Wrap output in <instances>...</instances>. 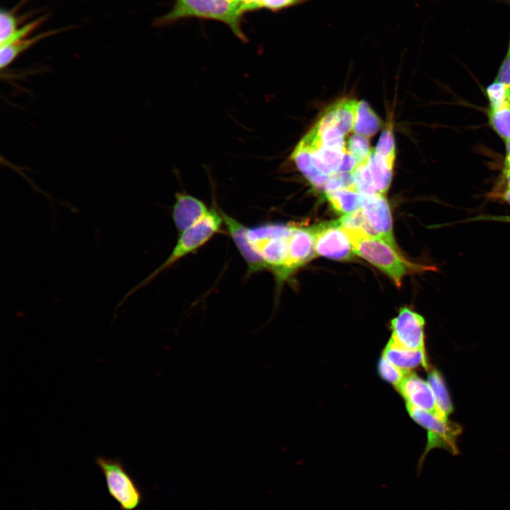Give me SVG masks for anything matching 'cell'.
<instances>
[{
  "label": "cell",
  "mask_w": 510,
  "mask_h": 510,
  "mask_svg": "<svg viewBox=\"0 0 510 510\" xmlns=\"http://www.w3.org/2000/svg\"><path fill=\"white\" fill-rule=\"evenodd\" d=\"M357 105V101L350 98H344L333 104L336 125L344 135L353 130Z\"/></svg>",
  "instance_id": "20"
},
{
  "label": "cell",
  "mask_w": 510,
  "mask_h": 510,
  "mask_svg": "<svg viewBox=\"0 0 510 510\" xmlns=\"http://www.w3.org/2000/svg\"><path fill=\"white\" fill-rule=\"evenodd\" d=\"M427 382L432 390L436 406L441 416L446 421H448V415L453 412V408L441 375L437 370H431L428 375Z\"/></svg>",
  "instance_id": "19"
},
{
  "label": "cell",
  "mask_w": 510,
  "mask_h": 510,
  "mask_svg": "<svg viewBox=\"0 0 510 510\" xmlns=\"http://www.w3.org/2000/svg\"><path fill=\"white\" fill-rule=\"evenodd\" d=\"M175 198L172 218L180 233L202 219L210 210L202 200L189 194L177 193Z\"/></svg>",
  "instance_id": "11"
},
{
  "label": "cell",
  "mask_w": 510,
  "mask_h": 510,
  "mask_svg": "<svg viewBox=\"0 0 510 510\" xmlns=\"http://www.w3.org/2000/svg\"><path fill=\"white\" fill-rule=\"evenodd\" d=\"M222 223L223 219L220 212H218L215 208L210 209L209 212L202 219L180 233V236L168 258L147 278L128 291L118 306H121L130 295L147 285L163 271L203 246L216 233L220 232Z\"/></svg>",
  "instance_id": "2"
},
{
  "label": "cell",
  "mask_w": 510,
  "mask_h": 510,
  "mask_svg": "<svg viewBox=\"0 0 510 510\" xmlns=\"http://www.w3.org/2000/svg\"><path fill=\"white\" fill-rule=\"evenodd\" d=\"M378 371L382 379L396 387L400 384L407 374L410 372L400 369L383 356L381 357L379 361Z\"/></svg>",
  "instance_id": "27"
},
{
  "label": "cell",
  "mask_w": 510,
  "mask_h": 510,
  "mask_svg": "<svg viewBox=\"0 0 510 510\" xmlns=\"http://www.w3.org/2000/svg\"><path fill=\"white\" fill-rule=\"evenodd\" d=\"M220 212L229 234L247 265L248 272L255 273L265 270L261 261L253 252L249 244L246 234L247 227L225 212L221 210Z\"/></svg>",
  "instance_id": "12"
},
{
  "label": "cell",
  "mask_w": 510,
  "mask_h": 510,
  "mask_svg": "<svg viewBox=\"0 0 510 510\" xmlns=\"http://www.w3.org/2000/svg\"><path fill=\"white\" fill-rule=\"evenodd\" d=\"M497 221L510 223L509 215H479L475 217L469 218L465 221Z\"/></svg>",
  "instance_id": "33"
},
{
  "label": "cell",
  "mask_w": 510,
  "mask_h": 510,
  "mask_svg": "<svg viewBox=\"0 0 510 510\" xmlns=\"http://www.w3.org/2000/svg\"><path fill=\"white\" fill-rule=\"evenodd\" d=\"M509 100L510 101V89H509Z\"/></svg>",
  "instance_id": "38"
},
{
  "label": "cell",
  "mask_w": 510,
  "mask_h": 510,
  "mask_svg": "<svg viewBox=\"0 0 510 510\" xmlns=\"http://www.w3.org/2000/svg\"><path fill=\"white\" fill-rule=\"evenodd\" d=\"M290 158L300 172L314 188L324 191L330 176L322 173L314 166L310 149L300 141L292 152Z\"/></svg>",
  "instance_id": "14"
},
{
  "label": "cell",
  "mask_w": 510,
  "mask_h": 510,
  "mask_svg": "<svg viewBox=\"0 0 510 510\" xmlns=\"http://www.w3.org/2000/svg\"><path fill=\"white\" fill-rule=\"evenodd\" d=\"M406 407L410 416L428 431L427 443L418 463V472L426 455L433 448H443L453 455L459 453L456 440L461 433V428L458 424L445 421L431 412L410 404H407Z\"/></svg>",
  "instance_id": "5"
},
{
  "label": "cell",
  "mask_w": 510,
  "mask_h": 510,
  "mask_svg": "<svg viewBox=\"0 0 510 510\" xmlns=\"http://www.w3.org/2000/svg\"><path fill=\"white\" fill-rule=\"evenodd\" d=\"M396 388L407 404L431 412L445 420L438 409L429 382L419 378L416 373L409 372Z\"/></svg>",
  "instance_id": "10"
},
{
  "label": "cell",
  "mask_w": 510,
  "mask_h": 510,
  "mask_svg": "<svg viewBox=\"0 0 510 510\" xmlns=\"http://www.w3.org/2000/svg\"><path fill=\"white\" fill-rule=\"evenodd\" d=\"M424 318L407 307L400 308L391 321L392 339L395 343L412 350L425 351Z\"/></svg>",
  "instance_id": "7"
},
{
  "label": "cell",
  "mask_w": 510,
  "mask_h": 510,
  "mask_svg": "<svg viewBox=\"0 0 510 510\" xmlns=\"http://www.w3.org/2000/svg\"><path fill=\"white\" fill-rule=\"evenodd\" d=\"M346 150L356 159L358 164L367 162L372 149L368 137L353 135L346 142Z\"/></svg>",
  "instance_id": "24"
},
{
  "label": "cell",
  "mask_w": 510,
  "mask_h": 510,
  "mask_svg": "<svg viewBox=\"0 0 510 510\" xmlns=\"http://www.w3.org/2000/svg\"><path fill=\"white\" fill-rule=\"evenodd\" d=\"M510 4V0H508ZM495 80L510 89V33L506 55L499 67Z\"/></svg>",
  "instance_id": "30"
},
{
  "label": "cell",
  "mask_w": 510,
  "mask_h": 510,
  "mask_svg": "<svg viewBox=\"0 0 510 510\" xmlns=\"http://www.w3.org/2000/svg\"><path fill=\"white\" fill-rule=\"evenodd\" d=\"M381 126V121L369 104L365 101L358 102L353 131L355 134L370 137Z\"/></svg>",
  "instance_id": "16"
},
{
  "label": "cell",
  "mask_w": 510,
  "mask_h": 510,
  "mask_svg": "<svg viewBox=\"0 0 510 510\" xmlns=\"http://www.w3.org/2000/svg\"><path fill=\"white\" fill-rule=\"evenodd\" d=\"M351 173L353 179V188L361 194L373 195L379 193L375 186L368 165V161L358 164Z\"/></svg>",
  "instance_id": "22"
},
{
  "label": "cell",
  "mask_w": 510,
  "mask_h": 510,
  "mask_svg": "<svg viewBox=\"0 0 510 510\" xmlns=\"http://www.w3.org/2000/svg\"><path fill=\"white\" fill-rule=\"evenodd\" d=\"M315 254L334 260H350L355 254L350 239L339 221L311 226Z\"/></svg>",
  "instance_id": "6"
},
{
  "label": "cell",
  "mask_w": 510,
  "mask_h": 510,
  "mask_svg": "<svg viewBox=\"0 0 510 510\" xmlns=\"http://www.w3.org/2000/svg\"><path fill=\"white\" fill-rule=\"evenodd\" d=\"M67 28H58L52 30L45 31L40 34L35 35L28 38H24L21 40L1 45L0 47V67L1 69L8 66L13 62L21 53L30 48L40 40L54 35L57 33L65 31Z\"/></svg>",
  "instance_id": "15"
},
{
  "label": "cell",
  "mask_w": 510,
  "mask_h": 510,
  "mask_svg": "<svg viewBox=\"0 0 510 510\" xmlns=\"http://www.w3.org/2000/svg\"><path fill=\"white\" fill-rule=\"evenodd\" d=\"M383 357L404 371H411L418 367L429 368L425 351L407 348L400 346L392 339L383 351Z\"/></svg>",
  "instance_id": "13"
},
{
  "label": "cell",
  "mask_w": 510,
  "mask_h": 510,
  "mask_svg": "<svg viewBox=\"0 0 510 510\" xmlns=\"http://www.w3.org/2000/svg\"><path fill=\"white\" fill-rule=\"evenodd\" d=\"M95 463L103 475L108 494L120 510L137 509L142 502L143 494L123 462L119 458L99 455L95 458Z\"/></svg>",
  "instance_id": "4"
},
{
  "label": "cell",
  "mask_w": 510,
  "mask_h": 510,
  "mask_svg": "<svg viewBox=\"0 0 510 510\" xmlns=\"http://www.w3.org/2000/svg\"><path fill=\"white\" fill-rule=\"evenodd\" d=\"M243 5L244 11L254 10L261 8V0H239Z\"/></svg>",
  "instance_id": "34"
},
{
  "label": "cell",
  "mask_w": 510,
  "mask_h": 510,
  "mask_svg": "<svg viewBox=\"0 0 510 510\" xmlns=\"http://www.w3.org/2000/svg\"><path fill=\"white\" fill-rule=\"evenodd\" d=\"M332 208L343 215L352 213L361 208L363 195L353 188H344L326 193Z\"/></svg>",
  "instance_id": "17"
},
{
  "label": "cell",
  "mask_w": 510,
  "mask_h": 510,
  "mask_svg": "<svg viewBox=\"0 0 510 510\" xmlns=\"http://www.w3.org/2000/svg\"><path fill=\"white\" fill-rule=\"evenodd\" d=\"M375 186L379 193L385 194L390 188L393 166L372 149L368 160Z\"/></svg>",
  "instance_id": "18"
},
{
  "label": "cell",
  "mask_w": 510,
  "mask_h": 510,
  "mask_svg": "<svg viewBox=\"0 0 510 510\" xmlns=\"http://www.w3.org/2000/svg\"><path fill=\"white\" fill-rule=\"evenodd\" d=\"M352 244L355 254L363 258L388 276L397 287L410 273L431 269V267L412 263L404 259L385 239L362 230L343 227Z\"/></svg>",
  "instance_id": "1"
},
{
  "label": "cell",
  "mask_w": 510,
  "mask_h": 510,
  "mask_svg": "<svg viewBox=\"0 0 510 510\" xmlns=\"http://www.w3.org/2000/svg\"><path fill=\"white\" fill-rule=\"evenodd\" d=\"M358 164L356 159L346 150L338 169L339 173H351Z\"/></svg>",
  "instance_id": "32"
},
{
  "label": "cell",
  "mask_w": 510,
  "mask_h": 510,
  "mask_svg": "<svg viewBox=\"0 0 510 510\" xmlns=\"http://www.w3.org/2000/svg\"><path fill=\"white\" fill-rule=\"evenodd\" d=\"M311 0H261V7L278 11L290 6L302 4Z\"/></svg>",
  "instance_id": "31"
},
{
  "label": "cell",
  "mask_w": 510,
  "mask_h": 510,
  "mask_svg": "<svg viewBox=\"0 0 510 510\" xmlns=\"http://www.w3.org/2000/svg\"><path fill=\"white\" fill-rule=\"evenodd\" d=\"M488 123L504 141L510 140V101L497 109L487 111Z\"/></svg>",
  "instance_id": "21"
},
{
  "label": "cell",
  "mask_w": 510,
  "mask_h": 510,
  "mask_svg": "<svg viewBox=\"0 0 510 510\" xmlns=\"http://www.w3.org/2000/svg\"><path fill=\"white\" fill-rule=\"evenodd\" d=\"M509 88L497 80L489 84L485 89L489 109L499 108L509 102Z\"/></svg>",
  "instance_id": "25"
},
{
  "label": "cell",
  "mask_w": 510,
  "mask_h": 510,
  "mask_svg": "<svg viewBox=\"0 0 510 510\" xmlns=\"http://www.w3.org/2000/svg\"><path fill=\"white\" fill-rule=\"evenodd\" d=\"M314 255V238L311 227H302L293 224L289 237L288 258L283 281L298 268L311 260Z\"/></svg>",
  "instance_id": "9"
},
{
  "label": "cell",
  "mask_w": 510,
  "mask_h": 510,
  "mask_svg": "<svg viewBox=\"0 0 510 510\" xmlns=\"http://www.w3.org/2000/svg\"><path fill=\"white\" fill-rule=\"evenodd\" d=\"M503 177L507 188H510V170L503 171Z\"/></svg>",
  "instance_id": "37"
},
{
  "label": "cell",
  "mask_w": 510,
  "mask_h": 510,
  "mask_svg": "<svg viewBox=\"0 0 510 510\" xmlns=\"http://www.w3.org/2000/svg\"><path fill=\"white\" fill-rule=\"evenodd\" d=\"M501 198L510 204V188H506L500 195Z\"/></svg>",
  "instance_id": "36"
},
{
  "label": "cell",
  "mask_w": 510,
  "mask_h": 510,
  "mask_svg": "<svg viewBox=\"0 0 510 510\" xmlns=\"http://www.w3.org/2000/svg\"><path fill=\"white\" fill-rule=\"evenodd\" d=\"M361 210L373 231L392 245L396 246L389 203L382 193L363 195Z\"/></svg>",
  "instance_id": "8"
},
{
  "label": "cell",
  "mask_w": 510,
  "mask_h": 510,
  "mask_svg": "<svg viewBox=\"0 0 510 510\" xmlns=\"http://www.w3.org/2000/svg\"><path fill=\"white\" fill-rule=\"evenodd\" d=\"M319 135L322 146L334 149L346 150L344 134L336 125L327 128Z\"/></svg>",
  "instance_id": "28"
},
{
  "label": "cell",
  "mask_w": 510,
  "mask_h": 510,
  "mask_svg": "<svg viewBox=\"0 0 510 510\" xmlns=\"http://www.w3.org/2000/svg\"><path fill=\"white\" fill-rule=\"evenodd\" d=\"M46 18V16H42L25 24L23 27L18 28L16 32H14L4 42L0 44V45L1 46L10 44L26 38L28 35L33 33L37 28L43 23Z\"/></svg>",
  "instance_id": "29"
},
{
  "label": "cell",
  "mask_w": 510,
  "mask_h": 510,
  "mask_svg": "<svg viewBox=\"0 0 510 510\" xmlns=\"http://www.w3.org/2000/svg\"><path fill=\"white\" fill-rule=\"evenodd\" d=\"M374 150L377 154L382 157L390 166H394L396 147L392 124H388L383 130Z\"/></svg>",
  "instance_id": "23"
},
{
  "label": "cell",
  "mask_w": 510,
  "mask_h": 510,
  "mask_svg": "<svg viewBox=\"0 0 510 510\" xmlns=\"http://www.w3.org/2000/svg\"><path fill=\"white\" fill-rule=\"evenodd\" d=\"M244 11V6L239 0H177L173 9L158 18L155 24L166 25L185 17L212 18L227 24L233 33L244 41L246 39L240 28V19Z\"/></svg>",
  "instance_id": "3"
},
{
  "label": "cell",
  "mask_w": 510,
  "mask_h": 510,
  "mask_svg": "<svg viewBox=\"0 0 510 510\" xmlns=\"http://www.w3.org/2000/svg\"><path fill=\"white\" fill-rule=\"evenodd\" d=\"M22 21L11 10L1 9L0 13V44L4 42L18 28Z\"/></svg>",
  "instance_id": "26"
},
{
  "label": "cell",
  "mask_w": 510,
  "mask_h": 510,
  "mask_svg": "<svg viewBox=\"0 0 510 510\" xmlns=\"http://www.w3.org/2000/svg\"><path fill=\"white\" fill-rule=\"evenodd\" d=\"M505 142V157L503 171L510 170V140Z\"/></svg>",
  "instance_id": "35"
}]
</instances>
